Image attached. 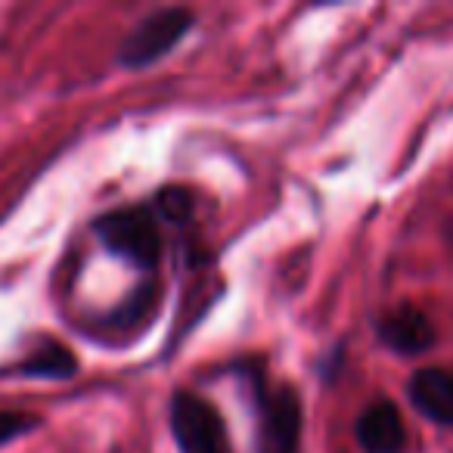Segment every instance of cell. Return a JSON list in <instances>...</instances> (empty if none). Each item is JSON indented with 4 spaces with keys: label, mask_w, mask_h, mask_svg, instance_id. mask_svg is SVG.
Masks as SVG:
<instances>
[{
    "label": "cell",
    "mask_w": 453,
    "mask_h": 453,
    "mask_svg": "<svg viewBox=\"0 0 453 453\" xmlns=\"http://www.w3.org/2000/svg\"><path fill=\"white\" fill-rule=\"evenodd\" d=\"M357 441L366 453H401L407 444V428L395 403H370L357 419Z\"/></svg>",
    "instance_id": "obj_5"
},
{
    "label": "cell",
    "mask_w": 453,
    "mask_h": 453,
    "mask_svg": "<svg viewBox=\"0 0 453 453\" xmlns=\"http://www.w3.org/2000/svg\"><path fill=\"white\" fill-rule=\"evenodd\" d=\"M189 26H193V13L180 7H168L146 16L121 44V63L131 69H143V65L156 63L187 38Z\"/></svg>",
    "instance_id": "obj_3"
},
{
    "label": "cell",
    "mask_w": 453,
    "mask_h": 453,
    "mask_svg": "<svg viewBox=\"0 0 453 453\" xmlns=\"http://www.w3.org/2000/svg\"><path fill=\"white\" fill-rule=\"evenodd\" d=\"M35 416L26 413H13V410H0V444H10L19 434H26L28 428H35Z\"/></svg>",
    "instance_id": "obj_10"
},
{
    "label": "cell",
    "mask_w": 453,
    "mask_h": 453,
    "mask_svg": "<svg viewBox=\"0 0 453 453\" xmlns=\"http://www.w3.org/2000/svg\"><path fill=\"white\" fill-rule=\"evenodd\" d=\"M410 401L422 416L453 426V372L419 370L410 379Z\"/></svg>",
    "instance_id": "obj_7"
},
{
    "label": "cell",
    "mask_w": 453,
    "mask_h": 453,
    "mask_svg": "<svg viewBox=\"0 0 453 453\" xmlns=\"http://www.w3.org/2000/svg\"><path fill=\"white\" fill-rule=\"evenodd\" d=\"M379 335L391 351L401 354H422L432 348L434 329L428 323L426 314H419L416 308H397L379 323Z\"/></svg>",
    "instance_id": "obj_6"
},
{
    "label": "cell",
    "mask_w": 453,
    "mask_h": 453,
    "mask_svg": "<svg viewBox=\"0 0 453 453\" xmlns=\"http://www.w3.org/2000/svg\"><path fill=\"white\" fill-rule=\"evenodd\" d=\"M158 211L168 220L180 224L193 214V199H189L187 189H165V193H158Z\"/></svg>",
    "instance_id": "obj_9"
},
{
    "label": "cell",
    "mask_w": 453,
    "mask_h": 453,
    "mask_svg": "<svg viewBox=\"0 0 453 453\" xmlns=\"http://www.w3.org/2000/svg\"><path fill=\"white\" fill-rule=\"evenodd\" d=\"M258 397V453H298L302 403L289 385L255 391Z\"/></svg>",
    "instance_id": "obj_4"
},
{
    "label": "cell",
    "mask_w": 453,
    "mask_h": 453,
    "mask_svg": "<svg viewBox=\"0 0 453 453\" xmlns=\"http://www.w3.org/2000/svg\"><path fill=\"white\" fill-rule=\"evenodd\" d=\"M171 432L180 453H234L220 413L205 397L189 391H180L171 401Z\"/></svg>",
    "instance_id": "obj_2"
},
{
    "label": "cell",
    "mask_w": 453,
    "mask_h": 453,
    "mask_svg": "<svg viewBox=\"0 0 453 453\" xmlns=\"http://www.w3.org/2000/svg\"><path fill=\"white\" fill-rule=\"evenodd\" d=\"M75 357L65 351L63 345L44 348L38 357H32L28 364L19 366L22 376H35V379H69L75 372Z\"/></svg>",
    "instance_id": "obj_8"
},
{
    "label": "cell",
    "mask_w": 453,
    "mask_h": 453,
    "mask_svg": "<svg viewBox=\"0 0 453 453\" xmlns=\"http://www.w3.org/2000/svg\"><path fill=\"white\" fill-rule=\"evenodd\" d=\"M96 236L106 242L109 252L121 255L131 265L152 271L162 258V230L150 208H119L103 214L94 224Z\"/></svg>",
    "instance_id": "obj_1"
}]
</instances>
